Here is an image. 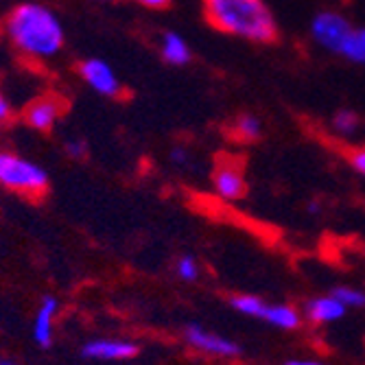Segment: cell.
<instances>
[{
	"label": "cell",
	"mask_w": 365,
	"mask_h": 365,
	"mask_svg": "<svg viewBox=\"0 0 365 365\" xmlns=\"http://www.w3.org/2000/svg\"><path fill=\"white\" fill-rule=\"evenodd\" d=\"M0 365H14V363H0Z\"/></svg>",
	"instance_id": "cell-27"
},
{
	"label": "cell",
	"mask_w": 365,
	"mask_h": 365,
	"mask_svg": "<svg viewBox=\"0 0 365 365\" xmlns=\"http://www.w3.org/2000/svg\"><path fill=\"white\" fill-rule=\"evenodd\" d=\"M138 3L149 7V9H162V7H169L171 0H138Z\"/></svg>",
	"instance_id": "cell-23"
},
{
	"label": "cell",
	"mask_w": 365,
	"mask_h": 365,
	"mask_svg": "<svg viewBox=\"0 0 365 365\" xmlns=\"http://www.w3.org/2000/svg\"><path fill=\"white\" fill-rule=\"evenodd\" d=\"M346 307L337 300L335 295H319V297H311V300L304 304L302 315L311 322V324H333L339 322L346 315Z\"/></svg>",
	"instance_id": "cell-10"
},
{
	"label": "cell",
	"mask_w": 365,
	"mask_h": 365,
	"mask_svg": "<svg viewBox=\"0 0 365 365\" xmlns=\"http://www.w3.org/2000/svg\"><path fill=\"white\" fill-rule=\"evenodd\" d=\"M175 272L184 282H192V280L199 278V264H197V260L192 256H182L178 260V269Z\"/></svg>",
	"instance_id": "cell-19"
},
{
	"label": "cell",
	"mask_w": 365,
	"mask_h": 365,
	"mask_svg": "<svg viewBox=\"0 0 365 365\" xmlns=\"http://www.w3.org/2000/svg\"><path fill=\"white\" fill-rule=\"evenodd\" d=\"M63 114V103L55 96H42L36 98L24 112L26 125L38 129V131H48L53 129V125L59 120V116Z\"/></svg>",
	"instance_id": "cell-8"
},
{
	"label": "cell",
	"mask_w": 365,
	"mask_h": 365,
	"mask_svg": "<svg viewBox=\"0 0 365 365\" xmlns=\"http://www.w3.org/2000/svg\"><path fill=\"white\" fill-rule=\"evenodd\" d=\"M267 324L280 330H295L302 324V313H297V309L289 304H267L262 311V317Z\"/></svg>",
	"instance_id": "cell-12"
},
{
	"label": "cell",
	"mask_w": 365,
	"mask_h": 365,
	"mask_svg": "<svg viewBox=\"0 0 365 365\" xmlns=\"http://www.w3.org/2000/svg\"><path fill=\"white\" fill-rule=\"evenodd\" d=\"M348 160H350V167H352L359 175L365 178V147L354 149V151L348 155Z\"/></svg>",
	"instance_id": "cell-20"
},
{
	"label": "cell",
	"mask_w": 365,
	"mask_h": 365,
	"mask_svg": "<svg viewBox=\"0 0 365 365\" xmlns=\"http://www.w3.org/2000/svg\"><path fill=\"white\" fill-rule=\"evenodd\" d=\"M215 190L225 202H239L247 195V182L243 175V169L235 162H223L217 167L212 178Z\"/></svg>",
	"instance_id": "cell-7"
},
{
	"label": "cell",
	"mask_w": 365,
	"mask_h": 365,
	"mask_svg": "<svg viewBox=\"0 0 365 365\" xmlns=\"http://www.w3.org/2000/svg\"><path fill=\"white\" fill-rule=\"evenodd\" d=\"M138 354V346L127 339H94L83 346V356L98 361H120Z\"/></svg>",
	"instance_id": "cell-9"
},
{
	"label": "cell",
	"mask_w": 365,
	"mask_h": 365,
	"mask_svg": "<svg viewBox=\"0 0 365 365\" xmlns=\"http://www.w3.org/2000/svg\"><path fill=\"white\" fill-rule=\"evenodd\" d=\"M337 55L350 63L365 66V26H354L350 31V36L346 38Z\"/></svg>",
	"instance_id": "cell-14"
},
{
	"label": "cell",
	"mask_w": 365,
	"mask_h": 365,
	"mask_svg": "<svg viewBox=\"0 0 365 365\" xmlns=\"http://www.w3.org/2000/svg\"><path fill=\"white\" fill-rule=\"evenodd\" d=\"M186 158H188V153H186V149H184V147H175V149L171 151V160H173V162H178V164H184V162H186Z\"/></svg>",
	"instance_id": "cell-24"
},
{
	"label": "cell",
	"mask_w": 365,
	"mask_h": 365,
	"mask_svg": "<svg viewBox=\"0 0 365 365\" xmlns=\"http://www.w3.org/2000/svg\"><path fill=\"white\" fill-rule=\"evenodd\" d=\"M9 118H11V106H9L7 98L0 94V125L7 123Z\"/></svg>",
	"instance_id": "cell-22"
},
{
	"label": "cell",
	"mask_w": 365,
	"mask_h": 365,
	"mask_svg": "<svg viewBox=\"0 0 365 365\" xmlns=\"http://www.w3.org/2000/svg\"><path fill=\"white\" fill-rule=\"evenodd\" d=\"M79 75L81 79L98 94L103 96H118L120 94V81L116 73L112 71V66L103 59H86L79 63Z\"/></svg>",
	"instance_id": "cell-6"
},
{
	"label": "cell",
	"mask_w": 365,
	"mask_h": 365,
	"mask_svg": "<svg viewBox=\"0 0 365 365\" xmlns=\"http://www.w3.org/2000/svg\"><path fill=\"white\" fill-rule=\"evenodd\" d=\"M59 302L53 295H44L40 309L36 313V322H33V339L38 346L48 348L53 344V326H55V315H57Z\"/></svg>",
	"instance_id": "cell-11"
},
{
	"label": "cell",
	"mask_w": 365,
	"mask_h": 365,
	"mask_svg": "<svg viewBox=\"0 0 365 365\" xmlns=\"http://www.w3.org/2000/svg\"><path fill=\"white\" fill-rule=\"evenodd\" d=\"M361 127V118L352 110H337L333 120H330V129L335 131L339 138H350L354 136Z\"/></svg>",
	"instance_id": "cell-15"
},
{
	"label": "cell",
	"mask_w": 365,
	"mask_h": 365,
	"mask_svg": "<svg viewBox=\"0 0 365 365\" xmlns=\"http://www.w3.org/2000/svg\"><path fill=\"white\" fill-rule=\"evenodd\" d=\"M317 208H319L317 204H309V212H317Z\"/></svg>",
	"instance_id": "cell-26"
},
{
	"label": "cell",
	"mask_w": 365,
	"mask_h": 365,
	"mask_svg": "<svg viewBox=\"0 0 365 365\" xmlns=\"http://www.w3.org/2000/svg\"><path fill=\"white\" fill-rule=\"evenodd\" d=\"M66 151H68L73 158H83L86 151H88V147L81 140H71V143H66Z\"/></svg>",
	"instance_id": "cell-21"
},
{
	"label": "cell",
	"mask_w": 365,
	"mask_h": 365,
	"mask_svg": "<svg viewBox=\"0 0 365 365\" xmlns=\"http://www.w3.org/2000/svg\"><path fill=\"white\" fill-rule=\"evenodd\" d=\"M235 136L241 143H254L262 136V120L254 114H241L235 120Z\"/></svg>",
	"instance_id": "cell-16"
},
{
	"label": "cell",
	"mask_w": 365,
	"mask_h": 365,
	"mask_svg": "<svg viewBox=\"0 0 365 365\" xmlns=\"http://www.w3.org/2000/svg\"><path fill=\"white\" fill-rule=\"evenodd\" d=\"M160 53H162V59L171 66H186L190 61V48H188L186 40L180 36V33H173V31L164 33Z\"/></svg>",
	"instance_id": "cell-13"
},
{
	"label": "cell",
	"mask_w": 365,
	"mask_h": 365,
	"mask_svg": "<svg viewBox=\"0 0 365 365\" xmlns=\"http://www.w3.org/2000/svg\"><path fill=\"white\" fill-rule=\"evenodd\" d=\"M230 304L241 315L256 317V319L262 317V311H264V307H267V302H262V297H258V295H235Z\"/></svg>",
	"instance_id": "cell-17"
},
{
	"label": "cell",
	"mask_w": 365,
	"mask_h": 365,
	"mask_svg": "<svg viewBox=\"0 0 365 365\" xmlns=\"http://www.w3.org/2000/svg\"><path fill=\"white\" fill-rule=\"evenodd\" d=\"M0 186L16 190L20 195L40 197L48 188V173L40 164L22 155L0 151Z\"/></svg>",
	"instance_id": "cell-3"
},
{
	"label": "cell",
	"mask_w": 365,
	"mask_h": 365,
	"mask_svg": "<svg viewBox=\"0 0 365 365\" xmlns=\"http://www.w3.org/2000/svg\"><path fill=\"white\" fill-rule=\"evenodd\" d=\"M330 295H335L346 309H363L365 307V291H361L356 287H337Z\"/></svg>",
	"instance_id": "cell-18"
},
{
	"label": "cell",
	"mask_w": 365,
	"mask_h": 365,
	"mask_svg": "<svg viewBox=\"0 0 365 365\" xmlns=\"http://www.w3.org/2000/svg\"><path fill=\"white\" fill-rule=\"evenodd\" d=\"M184 339L190 348L204 352V354H210V356H239L241 354V346L232 339H225L212 330L199 326V324H188L186 330H184Z\"/></svg>",
	"instance_id": "cell-5"
},
{
	"label": "cell",
	"mask_w": 365,
	"mask_h": 365,
	"mask_svg": "<svg viewBox=\"0 0 365 365\" xmlns=\"http://www.w3.org/2000/svg\"><path fill=\"white\" fill-rule=\"evenodd\" d=\"M284 365H326L322 361H311V359H293V361H287Z\"/></svg>",
	"instance_id": "cell-25"
},
{
	"label": "cell",
	"mask_w": 365,
	"mask_h": 365,
	"mask_svg": "<svg viewBox=\"0 0 365 365\" xmlns=\"http://www.w3.org/2000/svg\"><path fill=\"white\" fill-rule=\"evenodd\" d=\"M354 29V24L350 22L348 16H344L341 11H335V9H324V11H317L311 20V40L328 51L337 55L341 44L346 42V38L350 36V31Z\"/></svg>",
	"instance_id": "cell-4"
},
{
	"label": "cell",
	"mask_w": 365,
	"mask_h": 365,
	"mask_svg": "<svg viewBox=\"0 0 365 365\" xmlns=\"http://www.w3.org/2000/svg\"><path fill=\"white\" fill-rule=\"evenodd\" d=\"M7 40L26 57L48 59L63 46V26L59 18L40 3H22L5 20Z\"/></svg>",
	"instance_id": "cell-2"
},
{
	"label": "cell",
	"mask_w": 365,
	"mask_h": 365,
	"mask_svg": "<svg viewBox=\"0 0 365 365\" xmlns=\"http://www.w3.org/2000/svg\"><path fill=\"white\" fill-rule=\"evenodd\" d=\"M210 26L232 38L269 44L278 38V22L264 0H204Z\"/></svg>",
	"instance_id": "cell-1"
}]
</instances>
